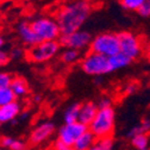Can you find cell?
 I'll return each instance as SVG.
<instances>
[{
  "label": "cell",
  "instance_id": "6da1fadb",
  "mask_svg": "<svg viewBox=\"0 0 150 150\" xmlns=\"http://www.w3.org/2000/svg\"><path fill=\"white\" fill-rule=\"evenodd\" d=\"M93 12V4L89 0H71L62 5L55 13L61 33L68 35L80 30ZM61 35V36H62Z\"/></svg>",
  "mask_w": 150,
  "mask_h": 150
},
{
  "label": "cell",
  "instance_id": "7a4b0ae2",
  "mask_svg": "<svg viewBox=\"0 0 150 150\" xmlns=\"http://www.w3.org/2000/svg\"><path fill=\"white\" fill-rule=\"evenodd\" d=\"M116 127V111L113 107L101 108L98 111L96 118L89 124L88 130L97 138L112 137Z\"/></svg>",
  "mask_w": 150,
  "mask_h": 150
},
{
  "label": "cell",
  "instance_id": "3957f363",
  "mask_svg": "<svg viewBox=\"0 0 150 150\" xmlns=\"http://www.w3.org/2000/svg\"><path fill=\"white\" fill-rule=\"evenodd\" d=\"M61 48L62 45L59 41H43L28 48L25 59L31 63H45L59 56Z\"/></svg>",
  "mask_w": 150,
  "mask_h": 150
},
{
  "label": "cell",
  "instance_id": "277c9868",
  "mask_svg": "<svg viewBox=\"0 0 150 150\" xmlns=\"http://www.w3.org/2000/svg\"><path fill=\"white\" fill-rule=\"evenodd\" d=\"M80 68L85 74L93 78L104 76V75L112 73L108 57L89 50L81 57Z\"/></svg>",
  "mask_w": 150,
  "mask_h": 150
},
{
  "label": "cell",
  "instance_id": "5b68a950",
  "mask_svg": "<svg viewBox=\"0 0 150 150\" xmlns=\"http://www.w3.org/2000/svg\"><path fill=\"white\" fill-rule=\"evenodd\" d=\"M31 28L40 38L43 41H59L61 37V30L55 18L49 16H38L30 21Z\"/></svg>",
  "mask_w": 150,
  "mask_h": 150
},
{
  "label": "cell",
  "instance_id": "8992f818",
  "mask_svg": "<svg viewBox=\"0 0 150 150\" xmlns=\"http://www.w3.org/2000/svg\"><path fill=\"white\" fill-rule=\"evenodd\" d=\"M89 51L111 57L120 52L118 33L115 32H101L97 36H93L92 43L89 45Z\"/></svg>",
  "mask_w": 150,
  "mask_h": 150
},
{
  "label": "cell",
  "instance_id": "52a82bcc",
  "mask_svg": "<svg viewBox=\"0 0 150 150\" xmlns=\"http://www.w3.org/2000/svg\"><path fill=\"white\" fill-rule=\"evenodd\" d=\"M120 52L124 54L130 60H137L143 55L144 48L139 36L132 31H122L118 33Z\"/></svg>",
  "mask_w": 150,
  "mask_h": 150
},
{
  "label": "cell",
  "instance_id": "ba28073f",
  "mask_svg": "<svg viewBox=\"0 0 150 150\" xmlns=\"http://www.w3.org/2000/svg\"><path fill=\"white\" fill-rule=\"evenodd\" d=\"M92 40H93V36L91 32L80 29L68 35H62L60 37L59 42L63 48H70L82 52L85 50H89Z\"/></svg>",
  "mask_w": 150,
  "mask_h": 150
},
{
  "label": "cell",
  "instance_id": "9c48e42d",
  "mask_svg": "<svg viewBox=\"0 0 150 150\" xmlns=\"http://www.w3.org/2000/svg\"><path fill=\"white\" fill-rule=\"evenodd\" d=\"M56 125L51 120L41 122L32 127L28 137V144L32 146H38L48 142L55 134Z\"/></svg>",
  "mask_w": 150,
  "mask_h": 150
},
{
  "label": "cell",
  "instance_id": "30bf717a",
  "mask_svg": "<svg viewBox=\"0 0 150 150\" xmlns=\"http://www.w3.org/2000/svg\"><path fill=\"white\" fill-rule=\"evenodd\" d=\"M88 126L81 124L80 122H75L71 124H63L57 130V141L62 142L68 146H73L86 131Z\"/></svg>",
  "mask_w": 150,
  "mask_h": 150
},
{
  "label": "cell",
  "instance_id": "8fae6325",
  "mask_svg": "<svg viewBox=\"0 0 150 150\" xmlns=\"http://www.w3.org/2000/svg\"><path fill=\"white\" fill-rule=\"evenodd\" d=\"M17 35L22 44L28 48L33 47L41 42L37 35L35 33V31L32 30L30 21H21L17 24Z\"/></svg>",
  "mask_w": 150,
  "mask_h": 150
},
{
  "label": "cell",
  "instance_id": "7c38bea8",
  "mask_svg": "<svg viewBox=\"0 0 150 150\" xmlns=\"http://www.w3.org/2000/svg\"><path fill=\"white\" fill-rule=\"evenodd\" d=\"M22 111H23V106L21 101H18V99L4 106H0V123L1 124L13 123L19 117Z\"/></svg>",
  "mask_w": 150,
  "mask_h": 150
},
{
  "label": "cell",
  "instance_id": "4fadbf2b",
  "mask_svg": "<svg viewBox=\"0 0 150 150\" xmlns=\"http://www.w3.org/2000/svg\"><path fill=\"white\" fill-rule=\"evenodd\" d=\"M99 111L98 104L94 101H86L81 104L80 112H79V122L86 126H89V124L96 118L97 113Z\"/></svg>",
  "mask_w": 150,
  "mask_h": 150
},
{
  "label": "cell",
  "instance_id": "5bb4252c",
  "mask_svg": "<svg viewBox=\"0 0 150 150\" xmlns=\"http://www.w3.org/2000/svg\"><path fill=\"white\" fill-rule=\"evenodd\" d=\"M10 88L12 89L13 94L16 96L17 99L25 98L30 92L29 83H28L26 79H24L23 76H13L11 85H10Z\"/></svg>",
  "mask_w": 150,
  "mask_h": 150
},
{
  "label": "cell",
  "instance_id": "9a60e30c",
  "mask_svg": "<svg viewBox=\"0 0 150 150\" xmlns=\"http://www.w3.org/2000/svg\"><path fill=\"white\" fill-rule=\"evenodd\" d=\"M0 146L5 148L7 150H29L26 142L19 138L12 137V136L0 137Z\"/></svg>",
  "mask_w": 150,
  "mask_h": 150
},
{
  "label": "cell",
  "instance_id": "2e32d148",
  "mask_svg": "<svg viewBox=\"0 0 150 150\" xmlns=\"http://www.w3.org/2000/svg\"><path fill=\"white\" fill-rule=\"evenodd\" d=\"M60 61L66 64V66H71V64H75L76 62H80L81 60V51L79 50H75V49H70V48H64L60 55Z\"/></svg>",
  "mask_w": 150,
  "mask_h": 150
},
{
  "label": "cell",
  "instance_id": "e0dca14e",
  "mask_svg": "<svg viewBox=\"0 0 150 150\" xmlns=\"http://www.w3.org/2000/svg\"><path fill=\"white\" fill-rule=\"evenodd\" d=\"M108 61H110V66H111L112 73L117 71V70H120L123 68H126V67H129L131 63H132V60H130L127 56H125L122 52H118V54H116L113 56H111V57H108Z\"/></svg>",
  "mask_w": 150,
  "mask_h": 150
},
{
  "label": "cell",
  "instance_id": "ac0fdd59",
  "mask_svg": "<svg viewBox=\"0 0 150 150\" xmlns=\"http://www.w3.org/2000/svg\"><path fill=\"white\" fill-rule=\"evenodd\" d=\"M97 139L98 138L93 135L89 130H87L86 132L75 142L73 148H74V150H89L93 146V144L97 142Z\"/></svg>",
  "mask_w": 150,
  "mask_h": 150
},
{
  "label": "cell",
  "instance_id": "d6986e66",
  "mask_svg": "<svg viewBox=\"0 0 150 150\" xmlns=\"http://www.w3.org/2000/svg\"><path fill=\"white\" fill-rule=\"evenodd\" d=\"M80 103H73L69 105L63 112V120L64 124H71L75 122H79V112H80Z\"/></svg>",
  "mask_w": 150,
  "mask_h": 150
},
{
  "label": "cell",
  "instance_id": "ffe728a7",
  "mask_svg": "<svg viewBox=\"0 0 150 150\" xmlns=\"http://www.w3.org/2000/svg\"><path fill=\"white\" fill-rule=\"evenodd\" d=\"M148 132H150V118H145L139 124L131 127L130 131L127 132V137L131 138L137 135H146Z\"/></svg>",
  "mask_w": 150,
  "mask_h": 150
},
{
  "label": "cell",
  "instance_id": "44dd1931",
  "mask_svg": "<svg viewBox=\"0 0 150 150\" xmlns=\"http://www.w3.org/2000/svg\"><path fill=\"white\" fill-rule=\"evenodd\" d=\"M113 148H115L113 138L106 137V138H98L89 150H113Z\"/></svg>",
  "mask_w": 150,
  "mask_h": 150
},
{
  "label": "cell",
  "instance_id": "7402d4cb",
  "mask_svg": "<svg viewBox=\"0 0 150 150\" xmlns=\"http://www.w3.org/2000/svg\"><path fill=\"white\" fill-rule=\"evenodd\" d=\"M131 145L136 150H148L149 149V138L146 135H137L130 138Z\"/></svg>",
  "mask_w": 150,
  "mask_h": 150
},
{
  "label": "cell",
  "instance_id": "603a6c76",
  "mask_svg": "<svg viewBox=\"0 0 150 150\" xmlns=\"http://www.w3.org/2000/svg\"><path fill=\"white\" fill-rule=\"evenodd\" d=\"M14 100H17V98L13 94V92H12V89L10 87L0 88V106L10 104V103H12Z\"/></svg>",
  "mask_w": 150,
  "mask_h": 150
},
{
  "label": "cell",
  "instance_id": "cb8c5ba5",
  "mask_svg": "<svg viewBox=\"0 0 150 150\" xmlns=\"http://www.w3.org/2000/svg\"><path fill=\"white\" fill-rule=\"evenodd\" d=\"M8 55H10L11 61H19L22 59H25V56H26V49L23 45H13L10 49Z\"/></svg>",
  "mask_w": 150,
  "mask_h": 150
},
{
  "label": "cell",
  "instance_id": "d4e9b609",
  "mask_svg": "<svg viewBox=\"0 0 150 150\" xmlns=\"http://www.w3.org/2000/svg\"><path fill=\"white\" fill-rule=\"evenodd\" d=\"M120 5L126 11H137L148 0H119Z\"/></svg>",
  "mask_w": 150,
  "mask_h": 150
},
{
  "label": "cell",
  "instance_id": "484cf974",
  "mask_svg": "<svg viewBox=\"0 0 150 150\" xmlns=\"http://www.w3.org/2000/svg\"><path fill=\"white\" fill-rule=\"evenodd\" d=\"M13 79V75L8 71H0V88L10 87L11 81Z\"/></svg>",
  "mask_w": 150,
  "mask_h": 150
},
{
  "label": "cell",
  "instance_id": "4316f807",
  "mask_svg": "<svg viewBox=\"0 0 150 150\" xmlns=\"http://www.w3.org/2000/svg\"><path fill=\"white\" fill-rule=\"evenodd\" d=\"M97 104H98L99 110H101V108H110V107H113V101H112V99L108 98V97H103V98L99 100V103H97Z\"/></svg>",
  "mask_w": 150,
  "mask_h": 150
},
{
  "label": "cell",
  "instance_id": "83f0119b",
  "mask_svg": "<svg viewBox=\"0 0 150 150\" xmlns=\"http://www.w3.org/2000/svg\"><path fill=\"white\" fill-rule=\"evenodd\" d=\"M10 61H11V59H10L8 51H5L4 49H1L0 50V68L7 66L10 63Z\"/></svg>",
  "mask_w": 150,
  "mask_h": 150
},
{
  "label": "cell",
  "instance_id": "f1b7e54d",
  "mask_svg": "<svg viewBox=\"0 0 150 150\" xmlns=\"http://www.w3.org/2000/svg\"><path fill=\"white\" fill-rule=\"evenodd\" d=\"M136 12H137L141 17H143V18H149V17H150V5H149L148 3H145V4H143Z\"/></svg>",
  "mask_w": 150,
  "mask_h": 150
},
{
  "label": "cell",
  "instance_id": "f546056e",
  "mask_svg": "<svg viewBox=\"0 0 150 150\" xmlns=\"http://www.w3.org/2000/svg\"><path fill=\"white\" fill-rule=\"evenodd\" d=\"M125 93L127 96H130V94H135V93L138 91V85L136 83V82H130V83H127L126 85V87H125Z\"/></svg>",
  "mask_w": 150,
  "mask_h": 150
},
{
  "label": "cell",
  "instance_id": "4dcf8cb0",
  "mask_svg": "<svg viewBox=\"0 0 150 150\" xmlns=\"http://www.w3.org/2000/svg\"><path fill=\"white\" fill-rule=\"evenodd\" d=\"M52 150H74L73 146H68L66 144H63L62 142L60 141H56L52 145Z\"/></svg>",
  "mask_w": 150,
  "mask_h": 150
},
{
  "label": "cell",
  "instance_id": "1f68e13d",
  "mask_svg": "<svg viewBox=\"0 0 150 150\" xmlns=\"http://www.w3.org/2000/svg\"><path fill=\"white\" fill-rule=\"evenodd\" d=\"M29 117H30V112H28V111H22L21 115H19V117H18V119H19L21 122H23V120L28 119Z\"/></svg>",
  "mask_w": 150,
  "mask_h": 150
},
{
  "label": "cell",
  "instance_id": "d6a6232c",
  "mask_svg": "<svg viewBox=\"0 0 150 150\" xmlns=\"http://www.w3.org/2000/svg\"><path fill=\"white\" fill-rule=\"evenodd\" d=\"M33 101H35V103H37V104L42 103V96H40V94L35 96V97H33Z\"/></svg>",
  "mask_w": 150,
  "mask_h": 150
},
{
  "label": "cell",
  "instance_id": "836d02e7",
  "mask_svg": "<svg viewBox=\"0 0 150 150\" xmlns=\"http://www.w3.org/2000/svg\"><path fill=\"white\" fill-rule=\"evenodd\" d=\"M4 45H5V40H4L3 35L0 33V50H1V49L4 48Z\"/></svg>",
  "mask_w": 150,
  "mask_h": 150
},
{
  "label": "cell",
  "instance_id": "e575fe53",
  "mask_svg": "<svg viewBox=\"0 0 150 150\" xmlns=\"http://www.w3.org/2000/svg\"><path fill=\"white\" fill-rule=\"evenodd\" d=\"M145 56H146L148 61H150V44H149V47H148L146 50H145Z\"/></svg>",
  "mask_w": 150,
  "mask_h": 150
},
{
  "label": "cell",
  "instance_id": "d590c367",
  "mask_svg": "<svg viewBox=\"0 0 150 150\" xmlns=\"http://www.w3.org/2000/svg\"><path fill=\"white\" fill-rule=\"evenodd\" d=\"M17 3H26V1H29V0H16Z\"/></svg>",
  "mask_w": 150,
  "mask_h": 150
},
{
  "label": "cell",
  "instance_id": "8d00e7d4",
  "mask_svg": "<svg viewBox=\"0 0 150 150\" xmlns=\"http://www.w3.org/2000/svg\"><path fill=\"white\" fill-rule=\"evenodd\" d=\"M0 150H7V149H5V148H1V146H0Z\"/></svg>",
  "mask_w": 150,
  "mask_h": 150
},
{
  "label": "cell",
  "instance_id": "74e56055",
  "mask_svg": "<svg viewBox=\"0 0 150 150\" xmlns=\"http://www.w3.org/2000/svg\"><path fill=\"white\" fill-rule=\"evenodd\" d=\"M146 3H148V4H149V5H150V0H148V1H146Z\"/></svg>",
  "mask_w": 150,
  "mask_h": 150
},
{
  "label": "cell",
  "instance_id": "f35d334b",
  "mask_svg": "<svg viewBox=\"0 0 150 150\" xmlns=\"http://www.w3.org/2000/svg\"><path fill=\"white\" fill-rule=\"evenodd\" d=\"M1 125H3V124H1V123H0V129H1Z\"/></svg>",
  "mask_w": 150,
  "mask_h": 150
},
{
  "label": "cell",
  "instance_id": "ab89813d",
  "mask_svg": "<svg viewBox=\"0 0 150 150\" xmlns=\"http://www.w3.org/2000/svg\"><path fill=\"white\" fill-rule=\"evenodd\" d=\"M148 150H150V149H148Z\"/></svg>",
  "mask_w": 150,
  "mask_h": 150
}]
</instances>
